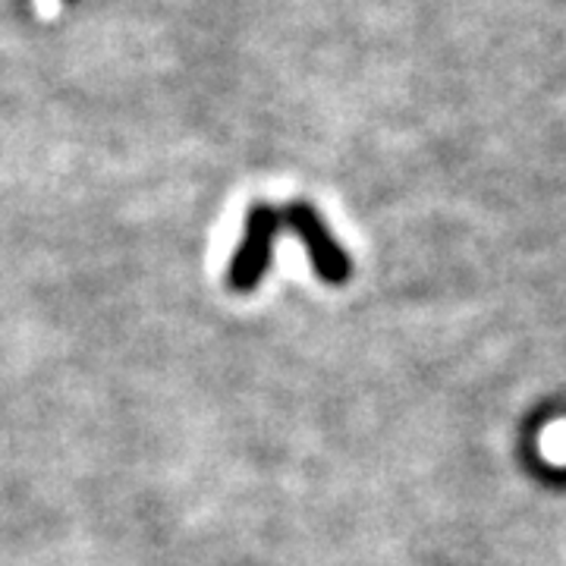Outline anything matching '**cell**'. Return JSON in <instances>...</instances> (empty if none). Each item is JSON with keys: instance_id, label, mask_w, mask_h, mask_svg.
I'll return each instance as SVG.
<instances>
[{"instance_id": "cell-1", "label": "cell", "mask_w": 566, "mask_h": 566, "mask_svg": "<svg viewBox=\"0 0 566 566\" xmlns=\"http://www.w3.org/2000/svg\"><path fill=\"white\" fill-rule=\"evenodd\" d=\"M283 233V214L277 205L255 202L245 211L243 240L227 271V286L233 293H252L262 283L264 271L271 264L274 243Z\"/></svg>"}, {"instance_id": "cell-2", "label": "cell", "mask_w": 566, "mask_h": 566, "mask_svg": "<svg viewBox=\"0 0 566 566\" xmlns=\"http://www.w3.org/2000/svg\"><path fill=\"white\" fill-rule=\"evenodd\" d=\"M283 214V233H293L308 252L312 271L318 274V281L340 286L349 281V255L344 252V245L334 240V233L327 230V223L318 214V208L305 199H293V202L281 208Z\"/></svg>"}, {"instance_id": "cell-3", "label": "cell", "mask_w": 566, "mask_h": 566, "mask_svg": "<svg viewBox=\"0 0 566 566\" xmlns=\"http://www.w3.org/2000/svg\"><path fill=\"white\" fill-rule=\"evenodd\" d=\"M66 3H73V0H66Z\"/></svg>"}]
</instances>
